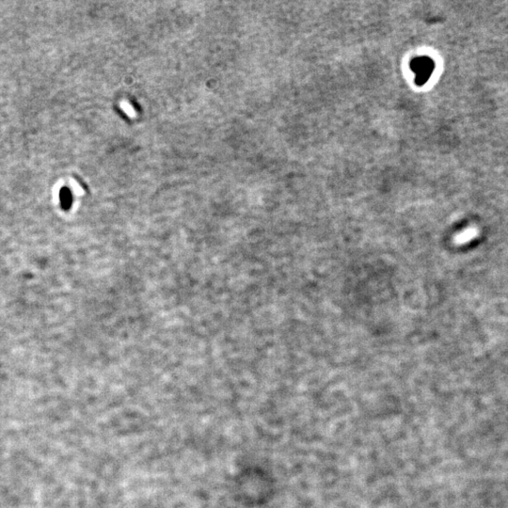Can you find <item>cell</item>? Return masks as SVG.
Wrapping results in <instances>:
<instances>
[{
	"mask_svg": "<svg viewBox=\"0 0 508 508\" xmlns=\"http://www.w3.org/2000/svg\"><path fill=\"white\" fill-rule=\"evenodd\" d=\"M122 107L123 109L125 110V113L130 115V116H133L134 115V109L132 108V107L130 105H127V104H122Z\"/></svg>",
	"mask_w": 508,
	"mask_h": 508,
	"instance_id": "6da1fadb",
	"label": "cell"
}]
</instances>
